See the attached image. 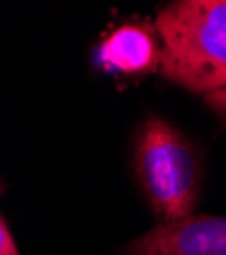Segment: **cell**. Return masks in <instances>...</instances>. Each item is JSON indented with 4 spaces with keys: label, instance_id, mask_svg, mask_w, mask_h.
<instances>
[{
    "label": "cell",
    "instance_id": "cell-1",
    "mask_svg": "<svg viewBox=\"0 0 226 255\" xmlns=\"http://www.w3.org/2000/svg\"><path fill=\"white\" fill-rule=\"evenodd\" d=\"M159 72L208 96L226 88V0H179L157 14Z\"/></svg>",
    "mask_w": 226,
    "mask_h": 255
},
{
    "label": "cell",
    "instance_id": "cell-2",
    "mask_svg": "<svg viewBox=\"0 0 226 255\" xmlns=\"http://www.w3.org/2000/svg\"><path fill=\"white\" fill-rule=\"evenodd\" d=\"M137 178L159 223L190 215L200 196L202 167L192 141L161 117L143 123L135 141Z\"/></svg>",
    "mask_w": 226,
    "mask_h": 255
},
{
    "label": "cell",
    "instance_id": "cell-3",
    "mask_svg": "<svg viewBox=\"0 0 226 255\" xmlns=\"http://www.w3.org/2000/svg\"><path fill=\"white\" fill-rule=\"evenodd\" d=\"M125 255H226V217L190 215L159 223L129 243Z\"/></svg>",
    "mask_w": 226,
    "mask_h": 255
},
{
    "label": "cell",
    "instance_id": "cell-4",
    "mask_svg": "<svg viewBox=\"0 0 226 255\" xmlns=\"http://www.w3.org/2000/svg\"><path fill=\"white\" fill-rule=\"evenodd\" d=\"M98 57L108 70L141 74L159 68L161 45L149 29L141 25H125L102 43Z\"/></svg>",
    "mask_w": 226,
    "mask_h": 255
},
{
    "label": "cell",
    "instance_id": "cell-5",
    "mask_svg": "<svg viewBox=\"0 0 226 255\" xmlns=\"http://www.w3.org/2000/svg\"><path fill=\"white\" fill-rule=\"evenodd\" d=\"M206 104L210 106V109H212L218 117H222V119L226 121V88H220V90L208 94V96H206Z\"/></svg>",
    "mask_w": 226,
    "mask_h": 255
},
{
    "label": "cell",
    "instance_id": "cell-6",
    "mask_svg": "<svg viewBox=\"0 0 226 255\" xmlns=\"http://www.w3.org/2000/svg\"><path fill=\"white\" fill-rule=\"evenodd\" d=\"M0 255H18L16 245L10 237V233H8L2 217H0Z\"/></svg>",
    "mask_w": 226,
    "mask_h": 255
},
{
    "label": "cell",
    "instance_id": "cell-7",
    "mask_svg": "<svg viewBox=\"0 0 226 255\" xmlns=\"http://www.w3.org/2000/svg\"><path fill=\"white\" fill-rule=\"evenodd\" d=\"M0 192H2V186H0Z\"/></svg>",
    "mask_w": 226,
    "mask_h": 255
}]
</instances>
